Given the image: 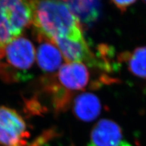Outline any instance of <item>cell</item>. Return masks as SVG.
<instances>
[{
    "mask_svg": "<svg viewBox=\"0 0 146 146\" xmlns=\"http://www.w3.org/2000/svg\"><path fill=\"white\" fill-rule=\"evenodd\" d=\"M35 31L53 40L83 37L80 20L64 0H34Z\"/></svg>",
    "mask_w": 146,
    "mask_h": 146,
    "instance_id": "cell-1",
    "label": "cell"
},
{
    "mask_svg": "<svg viewBox=\"0 0 146 146\" xmlns=\"http://www.w3.org/2000/svg\"><path fill=\"white\" fill-rule=\"evenodd\" d=\"M0 78L5 83L26 81L31 77L29 71L35 60L33 44L25 36H18L2 47Z\"/></svg>",
    "mask_w": 146,
    "mask_h": 146,
    "instance_id": "cell-2",
    "label": "cell"
},
{
    "mask_svg": "<svg viewBox=\"0 0 146 146\" xmlns=\"http://www.w3.org/2000/svg\"><path fill=\"white\" fill-rule=\"evenodd\" d=\"M33 14L34 0H0V48L31 26Z\"/></svg>",
    "mask_w": 146,
    "mask_h": 146,
    "instance_id": "cell-3",
    "label": "cell"
},
{
    "mask_svg": "<svg viewBox=\"0 0 146 146\" xmlns=\"http://www.w3.org/2000/svg\"><path fill=\"white\" fill-rule=\"evenodd\" d=\"M29 136L21 115L10 108L0 107V146H26Z\"/></svg>",
    "mask_w": 146,
    "mask_h": 146,
    "instance_id": "cell-4",
    "label": "cell"
},
{
    "mask_svg": "<svg viewBox=\"0 0 146 146\" xmlns=\"http://www.w3.org/2000/svg\"><path fill=\"white\" fill-rule=\"evenodd\" d=\"M54 75L58 83L72 94L86 88L90 80L88 68L82 62L64 64Z\"/></svg>",
    "mask_w": 146,
    "mask_h": 146,
    "instance_id": "cell-5",
    "label": "cell"
},
{
    "mask_svg": "<svg viewBox=\"0 0 146 146\" xmlns=\"http://www.w3.org/2000/svg\"><path fill=\"white\" fill-rule=\"evenodd\" d=\"M51 41L58 47L67 62H82L89 65H93L96 62L94 54L84 37L56 38Z\"/></svg>",
    "mask_w": 146,
    "mask_h": 146,
    "instance_id": "cell-6",
    "label": "cell"
},
{
    "mask_svg": "<svg viewBox=\"0 0 146 146\" xmlns=\"http://www.w3.org/2000/svg\"><path fill=\"white\" fill-rule=\"evenodd\" d=\"M88 146H125L121 129L111 120H100L91 131Z\"/></svg>",
    "mask_w": 146,
    "mask_h": 146,
    "instance_id": "cell-7",
    "label": "cell"
},
{
    "mask_svg": "<svg viewBox=\"0 0 146 146\" xmlns=\"http://www.w3.org/2000/svg\"><path fill=\"white\" fill-rule=\"evenodd\" d=\"M39 45L37 48L36 60L39 68L46 73H52L62 66L63 56L58 47L50 39L35 33Z\"/></svg>",
    "mask_w": 146,
    "mask_h": 146,
    "instance_id": "cell-8",
    "label": "cell"
},
{
    "mask_svg": "<svg viewBox=\"0 0 146 146\" xmlns=\"http://www.w3.org/2000/svg\"><path fill=\"white\" fill-rule=\"evenodd\" d=\"M41 91L48 97L55 114L66 111L70 106L73 94L64 89L54 74L44 76L41 80Z\"/></svg>",
    "mask_w": 146,
    "mask_h": 146,
    "instance_id": "cell-9",
    "label": "cell"
},
{
    "mask_svg": "<svg viewBox=\"0 0 146 146\" xmlns=\"http://www.w3.org/2000/svg\"><path fill=\"white\" fill-rule=\"evenodd\" d=\"M100 100L94 94L84 93L75 98L73 104V112L78 119L91 122L96 119L101 112Z\"/></svg>",
    "mask_w": 146,
    "mask_h": 146,
    "instance_id": "cell-10",
    "label": "cell"
},
{
    "mask_svg": "<svg viewBox=\"0 0 146 146\" xmlns=\"http://www.w3.org/2000/svg\"><path fill=\"white\" fill-rule=\"evenodd\" d=\"M74 14L84 23H90L96 18L99 0H64Z\"/></svg>",
    "mask_w": 146,
    "mask_h": 146,
    "instance_id": "cell-11",
    "label": "cell"
},
{
    "mask_svg": "<svg viewBox=\"0 0 146 146\" xmlns=\"http://www.w3.org/2000/svg\"><path fill=\"white\" fill-rule=\"evenodd\" d=\"M127 62L128 68L133 75L146 78V46L139 47L123 58Z\"/></svg>",
    "mask_w": 146,
    "mask_h": 146,
    "instance_id": "cell-12",
    "label": "cell"
},
{
    "mask_svg": "<svg viewBox=\"0 0 146 146\" xmlns=\"http://www.w3.org/2000/svg\"><path fill=\"white\" fill-rule=\"evenodd\" d=\"M113 4L121 12H125L129 7L132 5L137 0H110Z\"/></svg>",
    "mask_w": 146,
    "mask_h": 146,
    "instance_id": "cell-13",
    "label": "cell"
},
{
    "mask_svg": "<svg viewBox=\"0 0 146 146\" xmlns=\"http://www.w3.org/2000/svg\"><path fill=\"white\" fill-rule=\"evenodd\" d=\"M3 57V51H2V48H0V62H1V59H2Z\"/></svg>",
    "mask_w": 146,
    "mask_h": 146,
    "instance_id": "cell-14",
    "label": "cell"
},
{
    "mask_svg": "<svg viewBox=\"0 0 146 146\" xmlns=\"http://www.w3.org/2000/svg\"><path fill=\"white\" fill-rule=\"evenodd\" d=\"M145 1H146V0H145Z\"/></svg>",
    "mask_w": 146,
    "mask_h": 146,
    "instance_id": "cell-15",
    "label": "cell"
}]
</instances>
